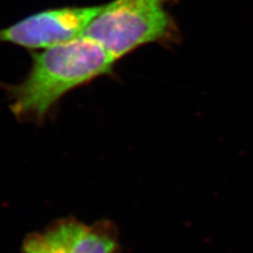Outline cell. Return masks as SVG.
Wrapping results in <instances>:
<instances>
[{
  "label": "cell",
  "mask_w": 253,
  "mask_h": 253,
  "mask_svg": "<svg viewBox=\"0 0 253 253\" xmlns=\"http://www.w3.org/2000/svg\"><path fill=\"white\" fill-rule=\"evenodd\" d=\"M118 60L99 42L81 36L32 54L27 75L19 84H1L9 109L19 121L40 125L63 96L101 77H112Z\"/></svg>",
  "instance_id": "1"
},
{
  "label": "cell",
  "mask_w": 253,
  "mask_h": 253,
  "mask_svg": "<svg viewBox=\"0 0 253 253\" xmlns=\"http://www.w3.org/2000/svg\"><path fill=\"white\" fill-rule=\"evenodd\" d=\"M178 0H112L84 31V36L99 42L116 60L140 47L158 43L170 47L181 33L169 6Z\"/></svg>",
  "instance_id": "2"
},
{
  "label": "cell",
  "mask_w": 253,
  "mask_h": 253,
  "mask_svg": "<svg viewBox=\"0 0 253 253\" xmlns=\"http://www.w3.org/2000/svg\"><path fill=\"white\" fill-rule=\"evenodd\" d=\"M102 5L48 8L0 30V42L27 49H45L84 36Z\"/></svg>",
  "instance_id": "3"
},
{
  "label": "cell",
  "mask_w": 253,
  "mask_h": 253,
  "mask_svg": "<svg viewBox=\"0 0 253 253\" xmlns=\"http://www.w3.org/2000/svg\"><path fill=\"white\" fill-rule=\"evenodd\" d=\"M119 233L108 220L86 224L62 218L43 230L30 233L23 253H119Z\"/></svg>",
  "instance_id": "4"
}]
</instances>
